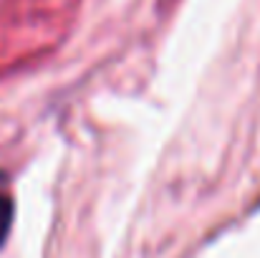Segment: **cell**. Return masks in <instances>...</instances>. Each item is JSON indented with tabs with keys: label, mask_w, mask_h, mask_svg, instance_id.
<instances>
[{
	"label": "cell",
	"mask_w": 260,
	"mask_h": 258,
	"mask_svg": "<svg viewBox=\"0 0 260 258\" xmlns=\"http://www.w3.org/2000/svg\"><path fill=\"white\" fill-rule=\"evenodd\" d=\"M13 200L8 195H0V246L5 243L8 233H10V225H13Z\"/></svg>",
	"instance_id": "1"
}]
</instances>
